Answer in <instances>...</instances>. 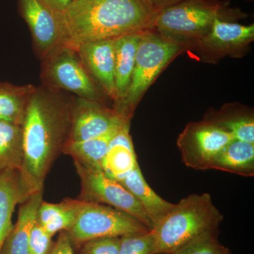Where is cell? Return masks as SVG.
Masks as SVG:
<instances>
[{"label": "cell", "mask_w": 254, "mask_h": 254, "mask_svg": "<svg viewBox=\"0 0 254 254\" xmlns=\"http://www.w3.org/2000/svg\"><path fill=\"white\" fill-rule=\"evenodd\" d=\"M72 245L66 232H60L58 240L50 254H75Z\"/></svg>", "instance_id": "obj_29"}, {"label": "cell", "mask_w": 254, "mask_h": 254, "mask_svg": "<svg viewBox=\"0 0 254 254\" xmlns=\"http://www.w3.org/2000/svg\"><path fill=\"white\" fill-rule=\"evenodd\" d=\"M73 96L65 91L36 87L22 123L21 182L28 195L43 191L47 175L67 141Z\"/></svg>", "instance_id": "obj_1"}, {"label": "cell", "mask_w": 254, "mask_h": 254, "mask_svg": "<svg viewBox=\"0 0 254 254\" xmlns=\"http://www.w3.org/2000/svg\"><path fill=\"white\" fill-rule=\"evenodd\" d=\"M36 86L0 82V120L22 125L28 101Z\"/></svg>", "instance_id": "obj_21"}, {"label": "cell", "mask_w": 254, "mask_h": 254, "mask_svg": "<svg viewBox=\"0 0 254 254\" xmlns=\"http://www.w3.org/2000/svg\"><path fill=\"white\" fill-rule=\"evenodd\" d=\"M159 11L149 0H75L58 12L62 44L113 40L154 26Z\"/></svg>", "instance_id": "obj_2"}, {"label": "cell", "mask_w": 254, "mask_h": 254, "mask_svg": "<svg viewBox=\"0 0 254 254\" xmlns=\"http://www.w3.org/2000/svg\"><path fill=\"white\" fill-rule=\"evenodd\" d=\"M23 159L22 127L0 120V170H21Z\"/></svg>", "instance_id": "obj_23"}, {"label": "cell", "mask_w": 254, "mask_h": 254, "mask_svg": "<svg viewBox=\"0 0 254 254\" xmlns=\"http://www.w3.org/2000/svg\"><path fill=\"white\" fill-rule=\"evenodd\" d=\"M210 170L243 177L254 175V143L233 139L219 153Z\"/></svg>", "instance_id": "obj_20"}, {"label": "cell", "mask_w": 254, "mask_h": 254, "mask_svg": "<svg viewBox=\"0 0 254 254\" xmlns=\"http://www.w3.org/2000/svg\"><path fill=\"white\" fill-rule=\"evenodd\" d=\"M233 139L231 133L205 120L189 123L179 135L177 143L187 167L207 170H210L215 157Z\"/></svg>", "instance_id": "obj_9"}, {"label": "cell", "mask_w": 254, "mask_h": 254, "mask_svg": "<svg viewBox=\"0 0 254 254\" xmlns=\"http://www.w3.org/2000/svg\"><path fill=\"white\" fill-rule=\"evenodd\" d=\"M41 60L43 86L102 103L103 91L87 71L76 50L61 44Z\"/></svg>", "instance_id": "obj_5"}, {"label": "cell", "mask_w": 254, "mask_h": 254, "mask_svg": "<svg viewBox=\"0 0 254 254\" xmlns=\"http://www.w3.org/2000/svg\"><path fill=\"white\" fill-rule=\"evenodd\" d=\"M129 128L130 121H128L118 130L110 141L101 164L102 171L110 178L120 182L138 164Z\"/></svg>", "instance_id": "obj_13"}, {"label": "cell", "mask_w": 254, "mask_h": 254, "mask_svg": "<svg viewBox=\"0 0 254 254\" xmlns=\"http://www.w3.org/2000/svg\"><path fill=\"white\" fill-rule=\"evenodd\" d=\"M222 220L209 193L182 198L152 230L155 254H171L197 237L216 231Z\"/></svg>", "instance_id": "obj_3"}, {"label": "cell", "mask_w": 254, "mask_h": 254, "mask_svg": "<svg viewBox=\"0 0 254 254\" xmlns=\"http://www.w3.org/2000/svg\"><path fill=\"white\" fill-rule=\"evenodd\" d=\"M56 12L62 13L75 0H42Z\"/></svg>", "instance_id": "obj_30"}, {"label": "cell", "mask_w": 254, "mask_h": 254, "mask_svg": "<svg viewBox=\"0 0 254 254\" xmlns=\"http://www.w3.org/2000/svg\"><path fill=\"white\" fill-rule=\"evenodd\" d=\"M217 232L218 230L203 234L171 254H227L230 251L220 243Z\"/></svg>", "instance_id": "obj_25"}, {"label": "cell", "mask_w": 254, "mask_h": 254, "mask_svg": "<svg viewBox=\"0 0 254 254\" xmlns=\"http://www.w3.org/2000/svg\"><path fill=\"white\" fill-rule=\"evenodd\" d=\"M81 181L79 199L100 203L125 212L144 224L150 230L153 224L135 197L120 183L110 178L100 169L73 161Z\"/></svg>", "instance_id": "obj_8"}, {"label": "cell", "mask_w": 254, "mask_h": 254, "mask_svg": "<svg viewBox=\"0 0 254 254\" xmlns=\"http://www.w3.org/2000/svg\"><path fill=\"white\" fill-rule=\"evenodd\" d=\"M118 254H155L153 232L121 237Z\"/></svg>", "instance_id": "obj_26"}, {"label": "cell", "mask_w": 254, "mask_h": 254, "mask_svg": "<svg viewBox=\"0 0 254 254\" xmlns=\"http://www.w3.org/2000/svg\"><path fill=\"white\" fill-rule=\"evenodd\" d=\"M149 1L160 11V10L167 7V6L176 4L183 0H149Z\"/></svg>", "instance_id": "obj_31"}, {"label": "cell", "mask_w": 254, "mask_h": 254, "mask_svg": "<svg viewBox=\"0 0 254 254\" xmlns=\"http://www.w3.org/2000/svg\"><path fill=\"white\" fill-rule=\"evenodd\" d=\"M83 200L68 198L59 203L43 201L37 213V222L52 237L68 232L76 221Z\"/></svg>", "instance_id": "obj_19"}, {"label": "cell", "mask_w": 254, "mask_h": 254, "mask_svg": "<svg viewBox=\"0 0 254 254\" xmlns=\"http://www.w3.org/2000/svg\"><path fill=\"white\" fill-rule=\"evenodd\" d=\"M254 38V24L245 26L217 18L210 31L200 38V45L206 50L223 54L247 46Z\"/></svg>", "instance_id": "obj_14"}, {"label": "cell", "mask_w": 254, "mask_h": 254, "mask_svg": "<svg viewBox=\"0 0 254 254\" xmlns=\"http://www.w3.org/2000/svg\"><path fill=\"white\" fill-rule=\"evenodd\" d=\"M205 120L226 130L235 139L254 143V120L250 114L222 113Z\"/></svg>", "instance_id": "obj_24"}, {"label": "cell", "mask_w": 254, "mask_h": 254, "mask_svg": "<svg viewBox=\"0 0 254 254\" xmlns=\"http://www.w3.org/2000/svg\"><path fill=\"white\" fill-rule=\"evenodd\" d=\"M120 128L121 127L86 141H66L63 153L70 155L73 161L101 170L102 162L109 148L110 141Z\"/></svg>", "instance_id": "obj_22"}, {"label": "cell", "mask_w": 254, "mask_h": 254, "mask_svg": "<svg viewBox=\"0 0 254 254\" xmlns=\"http://www.w3.org/2000/svg\"><path fill=\"white\" fill-rule=\"evenodd\" d=\"M120 183L139 202L153 224V229L175 208V203L163 199L148 185L138 164Z\"/></svg>", "instance_id": "obj_18"}, {"label": "cell", "mask_w": 254, "mask_h": 254, "mask_svg": "<svg viewBox=\"0 0 254 254\" xmlns=\"http://www.w3.org/2000/svg\"><path fill=\"white\" fill-rule=\"evenodd\" d=\"M21 14L31 31L36 53L41 59L62 44L58 12L42 0H19Z\"/></svg>", "instance_id": "obj_11"}, {"label": "cell", "mask_w": 254, "mask_h": 254, "mask_svg": "<svg viewBox=\"0 0 254 254\" xmlns=\"http://www.w3.org/2000/svg\"><path fill=\"white\" fill-rule=\"evenodd\" d=\"M43 191L32 193L20 203L17 220L6 239L1 254H28L31 230L37 221Z\"/></svg>", "instance_id": "obj_16"}, {"label": "cell", "mask_w": 254, "mask_h": 254, "mask_svg": "<svg viewBox=\"0 0 254 254\" xmlns=\"http://www.w3.org/2000/svg\"><path fill=\"white\" fill-rule=\"evenodd\" d=\"M121 237H103L82 244L81 254H118Z\"/></svg>", "instance_id": "obj_27"}, {"label": "cell", "mask_w": 254, "mask_h": 254, "mask_svg": "<svg viewBox=\"0 0 254 254\" xmlns=\"http://www.w3.org/2000/svg\"><path fill=\"white\" fill-rule=\"evenodd\" d=\"M113 40L86 42L76 48L91 77L105 94L115 101V48Z\"/></svg>", "instance_id": "obj_12"}, {"label": "cell", "mask_w": 254, "mask_h": 254, "mask_svg": "<svg viewBox=\"0 0 254 254\" xmlns=\"http://www.w3.org/2000/svg\"><path fill=\"white\" fill-rule=\"evenodd\" d=\"M130 120L100 102L73 96L66 141H86L120 128Z\"/></svg>", "instance_id": "obj_10"}, {"label": "cell", "mask_w": 254, "mask_h": 254, "mask_svg": "<svg viewBox=\"0 0 254 254\" xmlns=\"http://www.w3.org/2000/svg\"><path fill=\"white\" fill-rule=\"evenodd\" d=\"M227 254H230V252H228Z\"/></svg>", "instance_id": "obj_32"}, {"label": "cell", "mask_w": 254, "mask_h": 254, "mask_svg": "<svg viewBox=\"0 0 254 254\" xmlns=\"http://www.w3.org/2000/svg\"><path fill=\"white\" fill-rule=\"evenodd\" d=\"M179 51L178 43L157 36L149 29L145 31L137 50L129 86L114 109L123 118L131 120L145 92Z\"/></svg>", "instance_id": "obj_4"}, {"label": "cell", "mask_w": 254, "mask_h": 254, "mask_svg": "<svg viewBox=\"0 0 254 254\" xmlns=\"http://www.w3.org/2000/svg\"><path fill=\"white\" fill-rule=\"evenodd\" d=\"M148 231L144 224L125 212L109 205L83 200L76 221L66 232L71 243L82 245L95 239L121 237Z\"/></svg>", "instance_id": "obj_7"}, {"label": "cell", "mask_w": 254, "mask_h": 254, "mask_svg": "<svg viewBox=\"0 0 254 254\" xmlns=\"http://www.w3.org/2000/svg\"><path fill=\"white\" fill-rule=\"evenodd\" d=\"M146 31V30H145ZM145 31H138L115 39V105L126 94L134 68L137 50Z\"/></svg>", "instance_id": "obj_17"}, {"label": "cell", "mask_w": 254, "mask_h": 254, "mask_svg": "<svg viewBox=\"0 0 254 254\" xmlns=\"http://www.w3.org/2000/svg\"><path fill=\"white\" fill-rule=\"evenodd\" d=\"M29 195L21 182L20 170H0V254L14 226L15 208Z\"/></svg>", "instance_id": "obj_15"}, {"label": "cell", "mask_w": 254, "mask_h": 254, "mask_svg": "<svg viewBox=\"0 0 254 254\" xmlns=\"http://www.w3.org/2000/svg\"><path fill=\"white\" fill-rule=\"evenodd\" d=\"M222 8L210 0H183L160 10L154 26L163 38L175 42L200 38L210 31Z\"/></svg>", "instance_id": "obj_6"}, {"label": "cell", "mask_w": 254, "mask_h": 254, "mask_svg": "<svg viewBox=\"0 0 254 254\" xmlns=\"http://www.w3.org/2000/svg\"><path fill=\"white\" fill-rule=\"evenodd\" d=\"M52 238L48 232L36 222L31 230L28 244V254H50L52 250Z\"/></svg>", "instance_id": "obj_28"}]
</instances>
